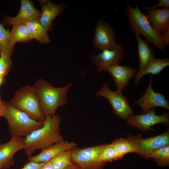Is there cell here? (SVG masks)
Segmentation results:
<instances>
[{"mask_svg":"<svg viewBox=\"0 0 169 169\" xmlns=\"http://www.w3.org/2000/svg\"><path fill=\"white\" fill-rule=\"evenodd\" d=\"M145 14L152 28L161 35L169 29V9H148Z\"/></svg>","mask_w":169,"mask_h":169,"instance_id":"18","label":"cell"},{"mask_svg":"<svg viewBox=\"0 0 169 169\" xmlns=\"http://www.w3.org/2000/svg\"><path fill=\"white\" fill-rule=\"evenodd\" d=\"M39 2L42 8L39 21L48 31H50L53 28V20L63 13L66 6L63 3L56 4L48 0H39Z\"/></svg>","mask_w":169,"mask_h":169,"instance_id":"15","label":"cell"},{"mask_svg":"<svg viewBox=\"0 0 169 169\" xmlns=\"http://www.w3.org/2000/svg\"><path fill=\"white\" fill-rule=\"evenodd\" d=\"M126 6L125 14L129 20L131 31L135 34L142 35L147 42L154 45L161 52L166 53V45L161 36L151 27L138 4L136 3V6L133 8L127 2Z\"/></svg>","mask_w":169,"mask_h":169,"instance_id":"3","label":"cell"},{"mask_svg":"<svg viewBox=\"0 0 169 169\" xmlns=\"http://www.w3.org/2000/svg\"><path fill=\"white\" fill-rule=\"evenodd\" d=\"M33 39L25 24L13 26L10 35V42L12 45L14 46L17 42L26 43Z\"/></svg>","mask_w":169,"mask_h":169,"instance_id":"23","label":"cell"},{"mask_svg":"<svg viewBox=\"0 0 169 169\" xmlns=\"http://www.w3.org/2000/svg\"><path fill=\"white\" fill-rule=\"evenodd\" d=\"M77 145L75 142L64 140L42 150L36 155L28 157V161L38 163L46 162L63 152L73 150Z\"/></svg>","mask_w":169,"mask_h":169,"instance_id":"16","label":"cell"},{"mask_svg":"<svg viewBox=\"0 0 169 169\" xmlns=\"http://www.w3.org/2000/svg\"><path fill=\"white\" fill-rule=\"evenodd\" d=\"M0 169H3V168L0 166Z\"/></svg>","mask_w":169,"mask_h":169,"instance_id":"35","label":"cell"},{"mask_svg":"<svg viewBox=\"0 0 169 169\" xmlns=\"http://www.w3.org/2000/svg\"><path fill=\"white\" fill-rule=\"evenodd\" d=\"M46 162L38 163L28 161L23 167L20 169H40Z\"/></svg>","mask_w":169,"mask_h":169,"instance_id":"29","label":"cell"},{"mask_svg":"<svg viewBox=\"0 0 169 169\" xmlns=\"http://www.w3.org/2000/svg\"><path fill=\"white\" fill-rule=\"evenodd\" d=\"M169 65V58L161 59L155 57L152 58L143 70L138 71L135 74L134 84L138 85L141 79L145 75L148 74L152 75H157Z\"/></svg>","mask_w":169,"mask_h":169,"instance_id":"19","label":"cell"},{"mask_svg":"<svg viewBox=\"0 0 169 169\" xmlns=\"http://www.w3.org/2000/svg\"><path fill=\"white\" fill-rule=\"evenodd\" d=\"M106 71L112 76L117 89L122 90L128 85L130 80L135 76L137 69L128 65L116 64L108 67Z\"/></svg>","mask_w":169,"mask_h":169,"instance_id":"17","label":"cell"},{"mask_svg":"<svg viewBox=\"0 0 169 169\" xmlns=\"http://www.w3.org/2000/svg\"><path fill=\"white\" fill-rule=\"evenodd\" d=\"M4 108L3 117L8 122L9 134L11 136L25 137L43 126L44 121L33 120L10 102L4 101Z\"/></svg>","mask_w":169,"mask_h":169,"instance_id":"4","label":"cell"},{"mask_svg":"<svg viewBox=\"0 0 169 169\" xmlns=\"http://www.w3.org/2000/svg\"><path fill=\"white\" fill-rule=\"evenodd\" d=\"M6 82V80L4 77H0V87Z\"/></svg>","mask_w":169,"mask_h":169,"instance_id":"34","label":"cell"},{"mask_svg":"<svg viewBox=\"0 0 169 169\" xmlns=\"http://www.w3.org/2000/svg\"><path fill=\"white\" fill-rule=\"evenodd\" d=\"M33 39L42 44H47L50 41L48 31L40 24L38 21H32L25 23Z\"/></svg>","mask_w":169,"mask_h":169,"instance_id":"22","label":"cell"},{"mask_svg":"<svg viewBox=\"0 0 169 169\" xmlns=\"http://www.w3.org/2000/svg\"><path fill=\"white\" fill-rule=\"evenodd\" d=\"M4 108V101L2 100L0 96V117L3 116Z\"/></svg>","mask_w":169,"mask_h":169,"instance_id":"32","label":"cell"},{"mask_svg":"<svg viewBox=\"0 0 169 169\" xmlns=\"http://www.w3.org/2000/svg\"><path fill=\"white\" fill-rule=\"evenodd\" d=\"M162 7L163 8H169V0H160L154 6L146 7L144 8L146 10L148 9L156 8H157Z\"/></svg>","mask_w":169,"mask_h":169,"instance_id":"30","label":"cell"},{"mask_svg":"<svg viewBox=\"0 0 169 169\" xmlns=\"http://www.w3.org/2000/svg\"><path fill=\"white\" fill-rule=\"evenodd\" d=\"M108 145L124 156L129 153H137L135 136L128 135L127 138H117Z\"/></svg>","mask_w":169,"mask_h":169,"instance_id":"21","label":"cell"},{"mask_svg":"<svg viewBox=\"0 0 169 169\" xmlns=\"http://www.w3.org/2000/svg\"><path fill=\"white\" fill-rule=\"evenodd\" d=\"M11 58L4 54L0 55V77H5L8 74L12 65Z\"/></svg>","mask_w":169,"mask_h":169,"instance_id":"28","label":"cell"},{"mask_svg":"<svg viewBox=\"0 0 169 169\" xmlns=\"http://www.w3.org/2000/svg\"><path fill=\"white\" fill-rule=\"evenodd\" d=\"M121 91L117 89L115 91H112L109 89L107 84L105 83L96 92L95 95L106 98L111 105L114 113L120 118L126 120L134 112L128 100L123 95Z\"/></svg>","mask_w":169,"mask_h":169,"instance_id":"7","label":"cell"},{"mask_svg":"<svg viewBox=\"0 0 169 169\" xmlns=\"http://www.w3.org/2000/svg\"><path fill=\"white\" fill-rule=\"evenodd\" d=\"M137 153L142 158L147 159L153 152L169 145V129L159 135L143 139L141 135L135 136Z\"/></svg>","mask_w":169,"mask_h":169,"instance_id":"9","label":"cell"},{"mask_svg":"<svg viewBox=\"0 0 169 169\" xmlns=\"http://www.w3.org/2000/svg\"><path fill=\"white\" fill-rule=\"evenodd\" d=\"M72 85L69 83L64 86L58 88L44 79H39L37 80L33 86L46 116L54 115L58 107L66 104L68 91Z\"/></svg>","mask_w":169,"mask_h":169,"instance_id":"2","label":"cell"},{"mask_svg":"<svg viewBox=\"0 0 169 169\" xmlns=\"http://www.w3.org/2000/svg\"><path fill=\"white\" fill-rule=\"evenodd\" d=\"M40 169H53L52 159L46 162Z\"/></svg>","mask_w":169,"mask_h":169,"instance_id":"31","label":"cell"},{"mask_svg":"<svg viewBox=\"0 0 169 169\" xmlns=\"http://www.w3.org/2000/svg\"><path fill=\"white\" fill-rule=\"evenodd\" d=\"M152 158L157 165L160 166H169V145L159 148L151 153L148 159Z\"/></svg>","mask_w":169,"mask_h":169,"instance_id":"25","label":"cell"},{"mask_svg":"<svg viewBox=\"0 0 169 169\" xmlns=\"http://www.w3.org/2000/svg\"><path fill=\"white\" fill-rule=\"evenodd\" d=\"M71 151H66L52 159L53 169H64L72 163Z\"/></svg>","mask_w":169,"mask_h":169,"instance_id":"26","label":"cell"},{"mask_svg":"<svg viewBox=\"0 0 169 169\" xmlns=\"http://www.w3.org/2000/svg\"><path fill=\"white\" fill-rule=\"evenodd\" d=\"M115 33L111 25L99 19L97 22L95 31L93 44L98 49L101 50L112 49L117 46Z\"/></svg>","mask_w":169,"mask_h":169,"instance_id":"11","label":"cell"},{"mask_svg":"<svg viewBox=\"0 0 169 169\" xmlns=\"http://www.w3.org/2000/svg\"><path fill=\"white\" fill-rule=\"evenodd\" d=\"M10 102L35 120L43 122L45 120L46 116L33 86L28 84L18 90Z\"/></svg>","mask_w":169,"mask_h":169,"instance_id":"5","label":"cell"},{"mask_svg":"<svg viewBox=\"0 0 169 169\" xmlns=\"http://www.w3.org/2000/svg\"><path fill=\"white\" fill-rule=\"evenodd\" d=\"M10 32L0 22V55L4 54L11 57L13 53L14 46L10 43Z\"/></svg>","mask_w":169,"mask_h":169,"instance_id":"24","label":"cell"},{"mask_svg":"<svg viewBox=\"0 0 169 169\" xmlns=\"http://www.w3.org/2000/svg\"><path fill=\"white\" fill-rule=\"evenodd\" d=\"M64 169H79L77 166L73 163Z\"/></svg>","mask_w":169,"mask_h":169,"instance_id":"33","label":"cell"},{"mask_svg":"<svg viewBox=\"0 0 169 169\" xmlns=\"http://www.w3.org/2000/svg\"><path fill=\"white\" fill-rule=\"evenodd\" d=\"M105 144L72 150V162L79 169H103L106 163L100 162L99 157Z\"/></svg>","mask_w":169,"mask_h":169,"instance_id":"6","label":"cell"},{"mask_svg":"<svg viewBox=\"0 0 169 169\" xmlns=\"http://www.w3.org/2000/svg\"><path fill=\"white\" fill-rule=\"evenodd\" d=\"M60 117L58 115L46 116L43 126L25 137L23 150L29 157L38 150H42L64 140L60 132Z\"/></svg>","mask_w":169,"mask_h":169,"instance_id":"1","label":"cell"},{"mask_svg":"<svg viewBox=\"0 0 169 169\" xmlns=\"http://www.w3.org/2000/svg\"><path fill=\"white\" fill-rule=\"evenodd\" d=\"M41 14V11L35 7L33 1L29 0H21L20 8L18 14L13 17L4 15L2 24L3 25L13 26L24 24L32 21H39Z\"/></svg>","mask_w":169,"mask_h":169,"instance_id":"13","label":"cell"},{"mask_svg":"<svg viewBox=\"0 0 169 169\" xmlns=\"http://www.w3.org/2000/svg\"><path fill=\"white\" fill-rule=\"evenodd\" d=\"M124 155L116 151L110 146L105 144V148L99 157L100 162L106 163L122 159Z\"/></svg>","mask_w":169,"mask_h":169,"instance_id":"27","label":"cell"},{"mask_svg":"<svg viewBox=\"0 0 169 169\" xmlns=\"http://www.w3.org/2000/svg\"><path fill=\"white\" fill-rule=\"evenodd\" d=\"M153 78L150 75L149 83L145 93L140 98L132 103L139 106L144 114L153 108L161 107L169 110V102L161 92H156L152 87Z\"/></svg>","mask_w":169,"mask_h":169,"instance_id":"12","label":"cell"},{"mask_svg":"<svg viewBox=\"0 0 169 169\" xmlns=\"http://www.w3.org/2000/svg\"><path fill=\"white\" fill-rule=\"evenodd\" d=\"M124 49L118 42L116 46L112 49H104L97 54H93L90 58L93 63L96 66L97 72L100 73L106 71L109 67L119 64L123 59Z\"/></svg>","mask_w":169,"mask_h":169,"instance_id":"10","label":"cell"},{"mask_svg":"<svg viewBox=\"0 0 169 169\" xmlns=\"http://www.w3.org/2000/svg\"><path fill=\"white\" fill-rule=\"evenodd\" d=\"M155 110V108H153L144 114L131 115L126 120L127 125L136 128L144 133L153 130L151 127L158 124L163 123L168 125L169 111L157 115Z\"/></svg>","mask_w":169,"mask_h":169,"instance_id":"8","label":"cell"},{"mask_svg":"<svg viewBox=\"0 0 169 169\" xmlns=\"http://www.w3.org/2000/svg\"><path fill=\"white\" fill-rule=\"evenodd\" d=\"M24 146L25 137L16 136H11L6 143L0 144V166L3 169H8L14 165V154L23 149Z\"/></svg>","mask_w":169,"mask_h":169,"instance_id":"14","label":"cell"},{"mask_svg":"<svg viewBox=\"0 0 169 169\" xmlns=\"http://www.w3.org/2000/svg\"><path fill=\"white\" fill-rule=\"evenodd\" d=\"M135 35L137 44L139 72L144 69L151 59L155 57V54L153 48L147 42L143 40L139 34Z\"/></svg>","mask_w":169,"mask_h":169,"instance_id":"20","label":"cell"}]
</instances>
